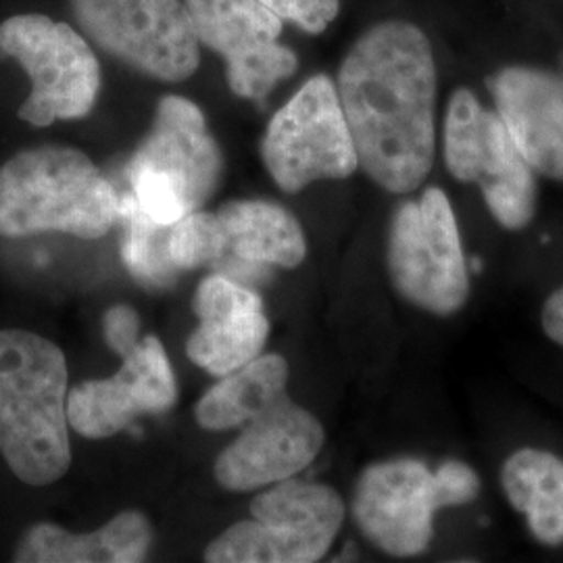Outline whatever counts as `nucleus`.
<instances>
[{
  "label": "nucleus",
  "mask_w": 563,
  "mask_h": 563,
  "mask_svg": "<svg viewBox=\"0 0 563 563\" xmlns=\"http://www.w3.org/2000/svg\"><path fill=\"white\" fill-rule=\"evenodd\" d=\"M125 176L153 222L172 225L201 209L222 181L223 155L199 104L165 95L153 128L125 165Z\"/></svg>",
  "instance_id": "4"
},
{
  "label": "nucleus",
  "mask_w": 563,
  "mask_h": 563,
  "mask_svg": "<svg viewBox=\"0 0 563 563\" xmlns=\"http://www.w3.org/2000/svg\"><path fill=\"white\" fill-rule=\"evenodd\" d=\"M120 220L125 225L121 257L130 274L146 286H169L178 269L169 260L167 239L169 225L153 222L144 216L134 195L120 197Z\"/></svg>",
  "instance_id": "21"
},
{
  "label": "nucleus",
  "mask_w": 563,
  "mask_h": 563,
  "mask_svg": "<svg viewBox=\"0 0 563 563\" xmlns=\"http://www.w3.org/2000/svg\"><path fill=\"white\" fill-rule=\"evenodd\" d=\"M0 455L30 486L57 483L71 463L65 355L25 330H0Z\"/></svg>",
  "instance_id": "2"
},
{
  "label": "nucleus",
  "mask_w": 563,
  "mask_h": 563,
  "mask_svg": "<svg viewBox=\"0 0 563 563\" xmlns=\"http://www.w3.org/2000/svg\"><path fill=\"white\" fill-rule=\"evenodd\" d=\"M336 90L369 180L393 195L420 188L434 163L439 90L422 30L402 20L365 30L342 59Z\"/></svg>",
  "instance_id": "1"
},
{
  "label": "nucleus",
  "mask_w": 563,
  "mask_h": 563,
  "mask_svg": "<svg viewBox=\"0 0 563 563\" xmlns=\"http://www.w3.org/2000/svg\"><path fill=\"white\" fill-rule=\"evenodd\" d=\"M81 32L107 55L153 80L195 76L201 44L184 0H69Z\"/></svg>",
  "instance_id": "11"
},
{
  "label": "nucleus",
  "mask_w": 563,
  "mask_h": 563,
  "mask_svg": "<svg viewBox=\"0 0 563 563\" xmlns=\"http://www.w3.org/2000/svg\"><path fill=\"white\" fill-rule=\"evenodd\" d=\"M288 363L280 355H260L223 376L197 402L195 416L205 430H230L255 420L286 397Z\"/></svg>",
  "instance_id": "19"
},
{
  "label": "nucleus",
  "mask_w": 563,
  "mask_h": 563,
  "mask_svg": "<svg viewBox=\"0 0 563 563\" xmlns=\"http://www.w3.org/2000/svg\"><path fill=\"white\" fill-rule=\"evenodd\" d=\"M486 88L534 174L563 181V74L507 65L486 78Z\"/></svg>",
  "instance_id": "15"
},
{
  "label": "nucleus",
  "mask_w": 563,
  "mask_h": 563,
  "mask_svg": "<svg viewBox=\"0 0 563 563\" xmlns=\"http://www.w3.org/2000/svg\"><path fill=\"white\" fill-rule=\"evenodd\" d=\"M344 520L341 495L325 484L282 481L251 504V520L230 526L205 551L211 563H313Z\"/></svg>",
  "instance_id": "6"
},
{
  "label": "nucleus",
  "mask_w": 563,
  "mask_h": 563,
  "mask_svg": "<svg viewBox=\"0 0 563 563\" xmlns=\"http://www.w3.org/2000/svg\"><path fill=\"white\" fill-rule=\"evenodd\" d=\"M320 420L284 397L246 422L241 437L216 462V481L225 490L244 493L282 483L309 467L322 451Z\"/></svg>",
  "instance_id": "14"
},
{
  "label": "nucleus",
  "mask_w": 563,
  "mask_h": 563,
  "mask_svg": "<svg viewBox=\"0 0 563 563\" xmlns=\"http://www.w3.org/2000/svg\"><path fill=\"white\" fill-rule=\"evenodd\" d=\"M0 53L18 60L32 81L20 118L34 128L86 118L101 90V63L69 23L41 13L0 23Z\"/></svg>",
  "instance_id": "7"
},
{
  "label": "nucleus",
  "mask_w": 563,
  "mask_h": 563,
  "mask_svg": "<svg viewBox=\"0 0 563 563\" xmlns=\"http://www.w3.org/2000/svg\"><path fill=\"white\" fill-rule=\"evenodd\" d=\"M501 483L511 507L522 511L539 543H563V462L541 449H520L507 457Z\"/></svg>",
  "instance_id": "20"
},
{
  "label": "nucleus",
  "mask_w": 563,
  "mask_h": 563,
  "mask_svg": "<svg viewBox=\"0 0 563 563\" xmlns=\"http://www.w3.org/2000/svg\"><path fill=\"white\" fill-rule=\"evenodd\" d=\"M169 260L178 272L220 262L228 251V236L218 213L190 211L169 225Z\"/></svg>",
  "instance_id": "22"
},
{
  "label": "nucleus",
  "mask_w": 563,
  "mask_h": 563,
  "mask_svg": "<svg viewBox=\"0 0 563 563\" xmlns=\"http://www.w3.org/2000/svg\"><path fill=\"white\" fill-rule=\"evenodd\" d=\"M178 397L176 376L162 342L142 339L120 372L86 380L67 393V422L86 439H109L141 413L167 411Z\"/></svg>",
  "instance_id": "13"
},
{
  "label": "nucleus",
  "mask_w": 563,
  "mask_h": 563,
  "mask_svg": "<svg viewBox=\"0 0 563 563\" xmlns=\"http://www.w3.org/2000/svg\"><path fill=\"white\" fill-rule=\"evenodd\" d=\"M192 311L201 320L186 353L213 376H225L262 355L269 334L262 299L239 282L213 274L199 284Z\"/></svg>",
  "instance_id": "16"
},
{
  "label": "nucleus",
  "mask_w": 563,
  "mask_h": 563,
  "mask_svg": "<svg viewBox=\"0 0 563 563\" xmlns=\"http://www.w3.org/2000/svg\"><path fill=\"white\" fill-rule=\"evenodd\" d=\"M388 272L402 299L449 318L470 297L467 262L455 211L439 186L401 202L388 234Z\"/></svg>",
  "instance_id": "8"
},
{
  "label": "nucleus",
  "mask_w": 563,
  "mask_h": 563,
  "mask_svg": "<svg viewBox=\"0 0 563 563\" xmlns=\"http://www.w3.org/2000/svg\"><path fill=\"white\" fill-rule=\"evenodd\" d=\"M282 21L297 25L305 34H322L339 18L341 0H260Z\"/></svg>",
  "instance_id": "23"
},
{
  "label": "nucleus",
  "mask_w": 563,
  "mask_h": 563,
  "mask_svg": "<svg viewBox=\"0 0 563 563\" xmlns=\"http://www.w3.org/2000/svg\"><path fill=\"white\" fill-rule=\"evenodd\" d=\"M197 41L225 63L230 90L263 102L282 80L295 76L299 59L282 44L284 21L260 0H184Z\"/></svg>",
  "instance_id": "12"
},
{
  "label": "nucleus",
  "mask_w": 563,
  "mask_h": 563,
  "mask_svg": "<svg viewBox=\"0 0 563 563\" xmlns=\"http://www.w3.org/2000/svg\"><path fill=\"white\" fill-rule=\"evenodd\" d=\"M543 330L551 341L563 346V286L544 302Z\"/></svg>",
  "instance_id": "25"
},
{
  "label": "nucleus",
  "mask_w": 563,
  "mask_h": 563,
  "mask_svg": "<svg viewBox=\"0 0 563 563\" xmlns=\"http://www.w3.org/2000/svg\"><path fill=\"white\" fill-rule=\"evenodd\" d=\"M481 493L478 474L460 460L437 470L411 457L363 470L353 495V518L363 537L395 558L420 555L434 537V514L472 504Z\"/></svg>",
  "instance_id": "5"
},
{
  "label": "nucleus",
  "mask_w": 563,
  "mask_h": 563,
  "mask_svg": "<svg viewBox=\"0 0 563 563\" xmlns=\"http://www.w3.org/2000/svg\"><path fill=\"white\" fill-rule=\"evenodd\" d=\"M262 157L272 180L290 195L313 181L344 180L360 169L336 81L320 74L302 84L269 121Z\"/></svg>",
  "instance_id": "10"
},
{
  "label": "nucleus",
  "mask_w": 563,
  "mask_h": 563,
  "mask_svg": "<svg viewBox=\"0 0 563 563\" xmlns=\"http://www.w3.org/2000/svg\"><path fill=\"white\" fill-rule=\"evenodd\" d=\"M228 236V249L253 265L297 267L307 255L301 223L280 205L232 201L218 211Z\"/></svg>",
  "instance_id": "18"
},
{
  "label": "nucleus",
  "mask_w": 563,
  "mask_h": 563,
  "mask_svg": "<svg viewBox=\"0 0 563 563\" xmlns=\"http://www.w3.org/2000/svg\"><path fill=\"white\" fill-rule=\"evenodd\" d=\"M444 165L455 180L478 184L490 216L505 230H522L537 211L534 169L523 159L497 111L470 88H457L444 118Z\"/></svg>",
  "instance_id": "9"
},
{
  "label": "nucleus",
  "mask_w": 563,
  "mask_h": 563,
  "mask_svg": "<svg viewBox=\"0 0 563 563\" xmlns=\"http://www.w3.org/2000/svg\"><path fill=\"white\" fill-rule=\"evenodd\" d=\"M120 220V197L78 148L46 144L0 167V234L63 232L101 239Z\"/></svg>",
  "instance_id": "3"
},
{
  "label": "nucleus",
  "mask_w": 563,
  "mask_h": 563,
  "mask_svg": "<svg viewBox=\"0 0 563 563\" xmlns=\"http://www.w3.org/2000/svg\"><path fill=\"white\" fill-rule=\"evenodd\" d=\"M153 541L151 522L141 511H123L90 534H71L55 523L32 526L15 549L20 563H136Z\"/></svg>",
  "instance_id": "17"
},
{
  "label": "nucleus",
  "mask_w": 563,
  "mask_h": 563,
  "mask_svg": "<svg viewBox=\"0 0 563 563\" xmlns=\"http://www.w3.org/2000/svg\"><path fill=\"white\" fill-rule=\"evenodd\" d=\"M104 341L120 355H130L141 342V318L130 305H115L104 313Z\"/></svg>",
  "instance_id": "24"
}]
</instances>
